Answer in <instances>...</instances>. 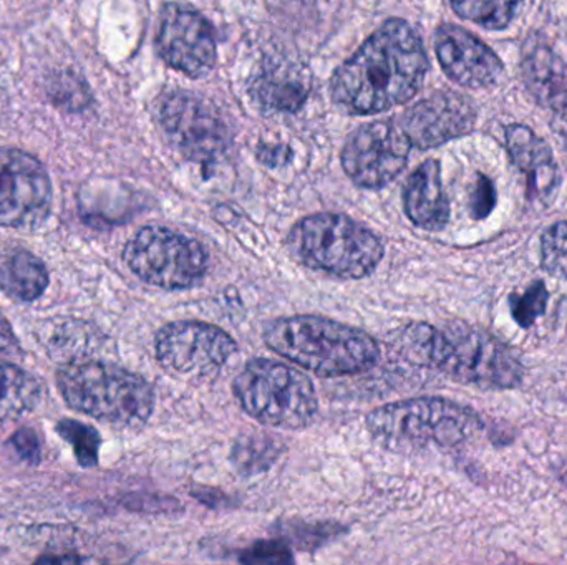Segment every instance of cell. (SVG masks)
<instances>
[{"instance_id": "obj_24", "label": "cell", "mask_w": 567, "mask_h": 565, "mask_svg": "<svg viewBox=\"0 0 567 565\" xmlns=\"http://www.w3.org/2000/svg\"><path fill=\"white\" fill-rule=\"evenodd\" d=\"M56 431L63 440L72 444L76 460L82 467L92 468L99 463V450L102 440L92 427L80 423V421L63 420L56 425Z\"/></svg>"}, {"instance_id": "obj_5", "label": "cell", "mask_w": 567, "mask_h": 565, "mask_svg": "<svg viewBox=\"0 0 567 565\" xmlns=\"http://www.w3.org/2000/svg\"><path fill=\"white\" fill-rule=\"evenodd\" d=\"M365 428L380 448L403 454L460 447L478 433L482 421L455 401L422 397L375 408L367 415Z\"/></svg>"}, {"instance_id": "obj_20", "label": "cell", "mask_w": 567, "mask_h": 565, "mask_svg": "<svg viewBox=\"0 0 567 565\" xmlns=\"http://www.w3.org/2000/svg\"><path fill=\"white\" fill-rule=\"evenodd\" d=\"M49 271L25 249H12L0 255V291L19 302H32L45 292Z\"/></svg>"}, {"instance_id": "obj_12", "label": "cell", "mask_w": 567, "mask_h": 565, "mask_svg": "<svg viewBox=\"0 0 567 565\" xmlns=\"http://www.w3.org/2000/svg\"><path fill=\"white\" fill-rule=\"evenodd\" d=\"M52 209V181L45 166L17 148H0V226L37 229Z\"/></svg>"}, {"instance_id": "obj_11", "label": "cell", "mask_w": 567, "mask_h": 565, "mask_svg": "<svg viewBox=\"0 0 567 565\" xmlns=\"http://www.w3.org/2000/svg\"><path fill=\"white\" fill-rule=\"evenodd\" d=\"M159 122L173 145L195 161H213L231 146V129L209 100L196 93H168Z\"/></svg>"}, {"instance_id": "obj_25", "label": "cell", "mask_w": 567, "mask_h": 565, "mask_svg": "<svg viewBox=\"0 0 567 565\" xmlns=\"http://www.w3.org/2000/svg\"><path fill=\"white\" fill-rule=\"evenodd\" d=\"M549 292L545 282L536 281L523 294H513L509 301L513 318L519 327L528 328L542 317L548 307Z\"/></svg>"}, {"instance_id": "obj_10", "label": "cell", "mask_w": 567, "mask_h": 565, "mask_svg": "<svg viewBox=\"0 0 567 565\" xmlns=\"http://www.w3.org/2000/svg\"><path fill=\"white\" fill-rule=\"evenodd\" d=\"M399 122L383 119L360 126L342 149V168L353 185L382 189L399 178L412 149Z\"/></svg>"}, {"instance_id": "obj_14", "label": "cell", "mask_w": 567, "mask_h": 565, "mask_svg": "<svg viewBox=\"0 0 567 565\" xmlns=\"http://www.w3.org/2000/svg\"><path fill=\"white\" fill-rule=\"evenodd\" d=\"M400 119L399 125L412 146L430 149L472 133L476 125V112L465 96L440 92L406 109Z\"/></svg>"}, {"instance_id": "obj_9", "label": "cell", "mask_w": 567, "mask_h": 565, "mask_svg": "<svg viewBox=\"0 0 567 565\" xmlns=\"http://www.w3.org/2000/svg\"><path fill=\"white\" fill-rule=\"evenodd\" d=\"M238 352L235 338L213 324L172 322L159 328L155 355L159 367L186 380H205L218 374Z\"/></svg>"}, {"instance_id": "obj_3", "label": "cell", "mask_w": 567, "mask_h": 565, "mask_svg": "<svg viewBox=\"0 0 567 565\" xmlns=\"http://www.w3.org/2000/svg\"><path fill=\"white\" fill-rule=\"evenodd\" d=\"M265 342L275 354L322 378L363 374L380 358L372 335L319 315L276 318L266 325Z\"/></svg>"}, {"instance_id": "obj_19", "label": "cell", "mask_w": 567, "mask_h": 565, "mask_svg": "<svg viewBox=\"0 0 567 565\" xmlns=\"http://www.w3.org/2000/svg\"><path fill=\"white\" fill-rule=\"evenodd\" d=\"M309 92V76L293 65L268 66L252 85L256 102L275 112H297Z\"/></svg>"}, {"instance_id": "obj_2", "label": "cell", "mask_w": 567, "mask_h": 565, "mask_svg": "<svg viewBox=\"0 0 567 565\" xmlns=\"http://www.w3.org/2000/svg\"><path fill=\"white\" fill-rule=\"evenodd\" d=\"M393 344L403 360L485 390L518 387L525 374L515 352L493 335L465 324H410Z\"/></svg>"}, {"instance_id": "obj_7", "label": "cell", "mask_w": 567, "mask_h": 565, "mask_svg": "<svg viewBox=\"0 0 567 565\" xmlns=\"http://www.w3.org/2000/svg\"><path fill=\"white\" fill-rule=\"evenodd\" d=\"M233 391L249 417L279 430H302L312 425L319 411L310 378L271 358L248 362L233 381Z\"/></svg>"}, {"instance_id": "obj_6", "label": "cell", "mask_w": 567, "mask_h": 565, "mask_svg": "<svg viewBox=\"0 0 567 565\" xmlns=\"http://www.w3.org/2000/svg\"><path fill=\"white\" fill-rule=\"evenodd\" d=\"M286 245L306 268L347 281L369 278L385 255L375 232L336 212H317L300 219L290 229Z\"/></svg>"}, {"instance_id": "obj_15", "label": "cell", "mask_w": 567, "mask_h": 565, "mask_svg": "<svg viewBox=\"0 0 567 565\" xmlns=\"http://www.w3.org/2000/svg\"><path fill=\"white\" fill-rule=\"evenodd\" d=\"M435 52L443 72L466 88L495 85L505 72L502 60L488 45L453 23L436 29Z\"/></svg>"}, {"instance_id": "obj_17", "label": "cell", "mask_w": 567, "mask_h": 565, "mask_svg": "<svg viewBox=\"0 0 567 565\" xmlns=\"http://www.w3.org/2000/svg\"><path fill=\"white\" fill-rule=\"evenodd\" d=\"M406 218L423 231H442L450 221V202L442 181V166L426 159L410 175L403 189Z\"/></svg>"}, {"instance_id": "obj_23", "label": "cell", "mask_w": 567, "mask_h": 565, "mask_svg": "<svg viewBox=\"0 0 567 565\" xmlns=\"http://www.w3.org/2000/svg\"><path fill=\"white\" fill-rule=\"evenodd\" d=\"M281 453V444L269 437H243L236 443L233 461L246 474L268 470Z\"/></svg>"}, {"instance_id": "obj_16", "label": "cell", "mask_w": 567, "mask_h": 565, "mask_svg": "<svg viewBox=\"0 0 567 565\" xmlns=\"http://www.w3.org/2000/svg\"><path fill=\"white\" fill-rule=\"evenodd\" d=\"M506 146L509 156L528 181V198L533 201H548L558 192L561 175L551 148L525 125H509L506 128Z\"/></svg>"}, {"instance_id": "obj_28", "label": "cell", "mask_w": 567, "mask_h": 565, "mask_svg": "<svg viewBox=\"0 0 567 565\" xmlns=\"http://www.w3.org/2000/svg\"><path fill=\"white\" fill-rule=\"evenodd\" d=\"M241 561L248 564H282L292 563V557L276 543H261L245 553Z\"/></svg>"}, {"instance_id": "obj_27", "label": "cell", "mask_w": 567, "mask_h": 565, "mask_svg": "<svg viewBox=\"0 0 567 565\" xmlns=\"http://www.w3.org/2000/svg\"><path fill=\"white\" fill-rule=\"evenodd\" d=\"M495 205L496 189L492 179L486 178L485 175H478V181H476L475 189H473L472 202H470L473 218H488L495 209Z\"/></svg>"}, {"instance_id": "obj_29", "label": "cell", "mask_w": 567, "mask_h": 565, "mask_svg": "<svg viewBox=\"0 0 567 565\" xmlns=\"http://www.w3.org/2000/svg\"><path fill=\"white\" fill-rule=\"evenodd\" d=\"M12 443L16 444V450L19 451L22 460L39 461L40 447L35 433L32 430H20L16 437L12 438Z\"/></svg>"}, {"instance_id": "obj_18", "label": "cell", "mask_w": 567, "mask_h": 565, "mask_svg": "<svg viewBox=\"0 0 567 565\" xmlns=\"http://www.w3.org/2000/svg\"><path fill=\"white\" fill-rule=\"evenodd\" d=\"M523 76L529 93L556 115L567 112V63L542 40H528L523 50Z\"/></svg>"}, {"instance_id": "obj_22", "label": "cell", "mask_w": 567, "mask_h": 565, "mask_svg": "<svg viewBox=\"0 0 567 565\" xmlns=\"http://www.w3.org/2000/svg\"><path fill=\"white\" fill-rule=\"evenodd\" d=\"M462 19L489 30L506 29L515 19L522 0H450Z\"/></svg>"}, {"instance_id": "obj_26", "label": "cell", "mask_w": 567, "mask_h": 565, "mask_svg": "<svg viewBox=\"0 0 567 565\" xmlns=\"http://www.w3.org/2000/svg\"><path fill=\"white\" fill-rule=\"evenodd\" d=\"M542 264L549 274L567 281V221L551 226L543 234Z\"/></svg>"}, {"instance_id": "obj_1", "label": "cell", "mask_w": 567, "mask_h": 565, "mask_svg": "<svg viewBox=\"0 0 567 565\" xmlns=\"http://www.w3.org/2000/svg\"><path fill=\"white\" fill-rule=\"evenodd\" d=\"M429 66L415 29L389 19L336 70L330 98L346 115H377L409 103L422 90Z\"/></svg>"}, {"instance_id": "obj_21", "label": "cell", "mask_w": 567, "mask_h": 565, "mask_svg": "<svg viewBox=\"0 0 567 565\" xmlns=\"http://www.w3.org/2000/svg\"><path fill=\"white\" fill-rule=\"evenodd\" d=\"M42 385L16 365L0 364V421L13 420L33 410Z\"/></svg>"}, {"instance_id": "obj_30", "label": "cell", "mask_w": 567, "mask_h": 565, "mask_svg": "<svg viewBox=\"0 0 567 565\" xmlns=\"http://www.w3.org/2000/svg\"><path fill=\"white\" fill-rule=\"evenodd\" d=\"M17 348V338L7 318L0 314V352H10Z\"/></svg>"}, {"instance_id": "obj_8", "label": "cell", "mask_w": 567, "mask_h": 565, "mask_svg": "<svg viewBox=\"0 0 567 565\" xmlns=\"http://www.w3.org/2000/svg\"><path fill=\"white\" fill-rule=\"evenodd\" d=\"M123 261L145 284L185 291L205 279L209 255L205 245L189 236L163 226H145L125 245Z\"/></svg>"}, {"instance_id": "obj_13", "label": "cell", "mask_w": 567, "mask_h": 565, "mask_svg": "<svg viewBox=\"0 0 567 565\" xmlns=\"http://www.w3.org/2000/svg\"><path fill=\"white\" fill-rule=\"evenodd\" d=\"M156 52L172 69L203 79L218 62L215 29L192 7L168 3L159 17Z\"/></svg>"}, {"instance_id": "obj_31", "label": "cell", "mask_w": 567, "mask_h": 565, "mask_svg": "<svg viewBox=\"0 0 567 565\" xmlns=\"http://www.w3.org/2000/svg\"><path fill=\"white\" fill-rule=\"evenodd\" d=\"M558 129L559 133H561L563 143H565L566 149H567V112L559 113L558 115Z\"/></svg>"}, {"instance_id": "obj_4", "label": "cell", "mask_w": 567, "mask_h": 565, "mask_svg": "<svg viewBox=\"0 0 567 565\" xmlns=\"http://www.w3.org/2000/svg\"><path fill=\"white\" fill-rule=\"evenodd\" d=\"M56 385L73 410L115 427L142 428L155 410L152 385L109 362H66L56 372Z\"/></svg>"}]
</instances>
